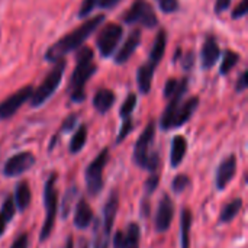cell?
<instances>
[{"label": "cell", "instance_id": "6da1fadb", "mask_svg": "<svg viewBox=\"0 0 248 248\" xmlns=\"http://www.w3.org/2000/svg\"><path fill=\"white\" fill-rule=\"evenodd\" d=\"M105 20V15H99L90 20H87L86 23H83L81 26H78L77 29H74L73 32H70L67 36L61 38L58 42H55L52 46H49V49L45 54V58L48 61H58L61 60L65 54L77 49L78 46L83 45V42L90 36V33H93L97 26Z\"/></svg>", "mask_w": 248, "mask_h": 248}, {"label": "cell", "instance_id": "7a4b0ae2", "mask_svg": "<svg viewBox=\"0 0 248 248\" xmlns=\"http://www.w3.org/2000/svg\"><path fill=\"white\" fill-rule=\"evenodd\" d=\"M96 65L93 62V51L87 46L81 48L77 54V62L74 73L70 80V94L71 100L74 102H83L86 97L84 86L87 80L94 74Z\"/></svg>", "mask_w": 248, "mask_h": 248}, {"label": "cell", "instance_id": "3957f363", "mask_svg": "<svg viewBox=\"0 0 248 248\" xmlns=\"http://www.w3.org/2000/svg\"><path fill=\"white\" fill-rule=\"evenodd\" d=\"M154 137H155V124L150 122L147 128L142 131V134L140 135L134 148V161L137 163V166L151 173H155L160 163L158 153L153 150Z\"/></svg>", "mask_w": 248, "mask_h": 248}, {"label": "cell", "instance_id": "277c9868", "mask_svg": "<svg viewBox=\"0 0 248 248\" xmlns=\"http://www.w3.org/2000/svg\"><path fill=\"white\" fill-rule=\"evenodd\" d=\"M57 182V173H52L44 187V206H45V221L44 227L39 234L41 241H46L55 227V218H57V209H58V193L55 187Z\"/></svg>", "mask_w": 248, "mask_h": 248}, {"label": "cell", "instance_id": "5b68a950", "mask_svg": "<svg viewBox=\"0 0 248 248\" xmlns=\"http://www.w3.org/2000/svg\"><path fill=\"white\" fill-rule=\"evenodd\" d=\"M118 209H119V195L116 190H113L105 203L102 225L99 221L96 222L100 228H97V231H96L94 248H109V237H110V231H112Z\"/></svg>", "mask_w": 248, "mask_h": 248}, {"label": "cell", "instance_id": "8992f818", "mask_svg": "<svg viewBox=\"0 0 248 248\" xmlns=\"http://www.w3.org/2000/svg\"><path fill=\"white\" fill-rule=\"evenodd\" d=\"M64 70H65V60L61 58V60L55 61L54 68L48 73V76L45 77L44 83L31 96V103H32L33 108L41 106L46 99H49L52 96V93L60 86V81L62 78V74H64Z\"/></svg>", "mask_w": 248, "mask_h": 248}, {"label": "cell", "instance_id": "52a82bcc", "mask_svg": "<svg viewBox=\"0 0 248 248\" xmlns=\"http://www.w3.org/2000/svg\"><path fill=\"white\" fill-rule=\"evenodd\" d=\"M109 161V148H103L96 158L87 166L84 171L87 192L92 196H97L103 189V170Z\"/></svg>", "mask_w": 248, "mask_h": 248}, {"label": "cell", "instance_id": "ba28073f", "mask_svg": "<svg viewBox=\"0 0 248 248\" xmlns=\"http://www.w3.org/2000/svg\"><path fill=\"white\" fill-rule=\"evenodd\" d=\"M124 22L128 25L141 23L145 28H155L158 19L154 13L153 6L147 0H135L126 12V15L124 16Z\"/></svg>", "mask_w": 248, "mask_h": 248}, {"label": "cell", "instance_id": "9c48e42d", "mask_svg": "<svg viewBox=\"0 0 248 248\" xmlns=\"http://www.w3.org/2000/svg\"><path fill=\"white\" fill-rule=\"evenodd\" d=\"M35 155L29 151L17 153L12 155L3 166V174L6 177H17L35 166Z\"/></svg>", "mask_w": 248, "mask_h": 248}, {"label": "cell", "instance_id": "30bf717a", "mask_svg": "<svg viewBox=\"0 0 248 248\" xmlns=\"http://www.w3.org/2000/svg\"><path fill=\"white\" fill-rule=\"evenodd\" d=\"M122 26L118 23H109L102 29L97 38V48L103 57H109L110 54H113L118 42L122 38Z\"/></svg>", "mask_w": 248, "mask_h": 248}, {"label": "cell", "instance_id": "8fae6325", "mask_svg": "<svg viewBox=\"0 0 248 248\" xmlns=\"http://www.w3.org/2000/svg\"><path fill=\"white\" fill-rule=\"evenodd\" d=\"M32 93H33L32 86H26V87H22L20 90L15 92L6 100H3L0 103V121H4V119L12 118L22 108V105L28 99H31Z\"/></svg>", "mask_w": 248, "mask_h": 248}, {"label": "cell", "instance_id": "7c38bea8", "mask_svg": "<svg viewBox=\"0 0 248 248\" xmlns=\"http://www.w3.org/2000/svg\"><path fill=\"white\" fill-rule=\"evenodd\" d=\"M173 217H174V203L169 195H163V198L158 203V208H157L155 219H154L155 231L158 234L167 232L173 222Z\"/></svg>", "mask_w": 248, "mask_h": 248}, {"label": "cell", "instance_id": "4fadbf2b", "mask_svg": "<svg viewBox=\"0 0 248 248\" xmlns=\"http://www.w3.org/2000/svg\"><path fill=\"white\" fill-rule=\"evenodd\" d=\"M237 173V157L234 154L228 155L221 161L215 174V186L218 190H224Z\"/></svg>", "mask_w": 248, "mask_h": 248}, {"label": "cell", "instance_id": "5bb4252c", "mask_svg": "<svg viewBox=\"0 0 248 248\" xmlns=\"http://www.w3.org/2000/svg\"><path fill=\"white\" fill-rule=\"evenodd\" d=\"M199 105V99L198 97H190L186 102H182L173 116V122H171V129L173 128H179L182 125H185L193 115V112L196 110Z\"/></svg>", "mask_w": 248, "mask_h": 248}, {"label": "cell", "instance_id": "9a60e30c", "mask_svg": "<svg viewBox=\"0 0 248 248\" xmlns=\"http://www.w3.org/2000/svg\"><path fill=\"white\" fill-rule=\"evenodd\" d=\"M219 55H221V51H219L217 38L212 35L208 36L205 39V44L202 48V67L205 70L212 68L217 64V61L219 60Z\"/></svg>", "mask_w": 248, "mask_h": 248}, {"label": "cell", "instance_id": "2e32d148", "mask_svg": "<svg viewBox=\"0 0 248 248\" xmlns=\"http://www.w3.org/2000/svg\"><path fill=\"white\" fill-rule=\"evenodd\" d=\"M140 42H141V31L140 29H135V31H132L129 33L128 39L124 42V45L121 46L119 52L116 54V58H115L116 64L126 62L131 58V55L137 51V46L140 45Z\"/></svg>", "mask_w": 248, "mask_h": 248}, {"label": "cell", "instance_id": "e0dca14e", "mask_svg": "<svg viewBox=\"0 0 248 248\" xmlns=\"http://www.w3.org/2000/svg\"><path fill=\"white\" fill-rule=\"evenodd\" d=\"M93 221V211L90 208V205L87 203V201L84 198H81L76 206V212H74V227L77 230H86L90 227Z\"/></svg>", "mask_w": 248, "mask_h": 248}, {"label": "cell", "instance_id": "ac0fdd59", "mask_svg": "<svg viewBox=\"0 0 248 248\" xmlns=\"http://www.w3.org/2000/svg\"><path fill=\"white\" fill-rule=\"evenodd\" d=\"M32 202V192H31V186L26 180H22L17 183L16 189H15V196H13V203L15 208L19 212H25L29 205Z\"/></svg>", "mask_w": 248, "mask_h": 248}, {"label": "cell", "instance_id": "d6986e66", "mask_svg": "<svg viewBox=\"0 0 248 248\" xmlns=\"http://www.w3.org/2000/svg\"><path fill=\"white\" fill-rule=\"evenodd\" d=\"M193 225V215L189 208H185L180 215V244L182 248H190V234Z\"/></svg>", "mask_w": 248, "mask_h": 248}, {"label": "cell", "instance_id": "ffe728a7", "mask_svg": "<svg viewBox=\"0 0 248 248\" xmlns=\"http://www.w3.org/2000/svg\"><path fill=\"white\" fill-rule=\"evenodd\" d=\"M186 151H187V141L185 137L182 135H177L173 138V142H171V153H170V164L171 167H179L186 155Z\"/></svg>", "mask_w": 248, "mask_h": 248}, {"label": "cell", "instance_id": "44dd1931", "mask_svg": "<svg viewBox=\"0 0 248 248\" xmlns=\"http://www.w3.org/2000/svg\"><path fill=\"white\" fill-rule=\"evenodd\" d=\"M115 103V94L112 90L100 89L93 97V106L99 113H106Z\"/></svg>", "mask_w": 248, "mask_h": 248}, {"label": "cell", "instance_id": "7402d4cb", "mask_svg": "<svg viewBox=\"0 0 248 248\" xmlns=\"http://www.w3.org/2000/svg\"><path fill=\"white\" fill-rule=\"evenodd\" d=\"M166 45H167V38H166V32L164 31H160L155 41H154V45H153V49H151V54H150V61L148 64L153 65L154 68L158 65V62L161 61L163 55H164V49H166Z\"/></svg>", "mask_w": 248, "mask_h": 248}, {"label": "cell", "instance_id": "603a6c76", "mask_svg": "<svg viewBox=\"0 0 248 248\" xmlns=\"http://www.w3.org/2000/svg\"><path fill=\"white\" fill-rule=\"evenodd\" d=\"M243 209V199L237 198L234 201H231L228 205H225L219 214V222L222 224H230L231 221H234L237 218V215L241 212Z\"/></svg>", "mask_w": 248, "mask_h": 248}, {"label": "cell", "instance_id": "cb8c5ba5", "mask_svg": "<svg viewBox=\"0 0 248 248\" xmlns=\"http://www.w3.org/2000/svg\"><path fill=\"white\" fill-rule=\"evenodd\" d=\"M15 211H16V208H15V203H13V198L7 196L3 206H1V209H0V237L4 234L9 222L13 219Z\"/></svg>", "mask_w": 248, "mask_h": 248}, {"label": "cell", "instance_id": "d4e9b609", "mask_svg": "<svg viewBox=\"0 0 248 248\" xmlns=\"http://www.w3.org/2000/svg\"><path fill=\"white\" fill-rule=\"evenodd\" d=\"M154 67L150 64L141 65L138 70V87L141 90V93H148L151 89V81H153V76H154Z\"/></svg>", "mask_w": 248, "mask_h": 248}, {"label": "cell", "instance_id": "484cf974", "mask_svg": "<svg viewBox=\"0 0 248 248\" xmlns=\"http://www.w3.org/2000/svg\"><path fill=\"white\" fill-rule=\"evenodd\" d=\"M140 240H141V230L138 224H129L128 231L124 232L122 240V248H140Z\"/></svg>", "mask_w": 248, "mask_h": 248}, {"label": "cell", "instance_id": "4316f807", "mask_svg": "<svg viewBox=\"0 0 248 248\" xmlns=\"http://www.w3.org/2000/svg\"><path fill=\"white\" fill-rule=\"evenodd\" d=\"M86 141H87V126H86V125H80L78 129L74 132V135H73V138H71V142H70V153H71V154L80 153V151L84 148Z\"/></svg>", "mask_w": 248, "mask_h": 248}, {"label": "cell", "instance_id": "83f0119b", "mask_svg": "<svg viewBox=\"0 0 248 248\" xmlns=\"http://www.w3.org/2000/svg\"><path fill=\"white\" fill-rule=\"evenodd\" d=\"M240 61V55L234 51H225V55H224V60H222V64H221V74H228L232 67Z\"/></svg>", "mask_w": 248, "mask_h": 248}, {"label": "cell", "instance_id": "f1b7e54d", "mask_svg": "<svg viewBox=\"0 0 248 248\" xmlns=\"http://www.w3.org/2000/svg\"><path fill=\"white\" fill-rule=\"evenodd\" d=\"M135 106H137V96H135L134 93H129L128 97L125 99L124 105H122L121 110H119V115L122 116V119L131 118V116H132V112H134V109H135Z\"/></svg>", "mask_w": 248, "mask_h": 248}, {"label": "cell", "instance_id": "f546056e", "mask_svg": "<svg viewBox=\"0 0 248 248\" xmlns=\"http://www.w3.org/2000/svg\"><path fill=\"white\" fill-rule=\"evenodd\" d=\"M76 193H77V187H70V189L65 192L64 198H62V208H61L62 215H61V217H62L64 219L70 215L71 203L74 202V196H76Z\"/></svg>", "mask_w": 248, "mask_h": 248}, {"label": "cell", "instance_id": "4dcf8cb0", "mask_svg": "<svg viewBox=\"0 0 248 248\" xmlns=\"http://www.w3.org/2000/svg\"><path fill=\"white\" fill-rule=\"evenodd\" d=\"M189 186H190V177L186 176V174H179V176H176L174 180H173V183H171V189H173V192H176V193L185 192Z\"/></svg>", "mask_w": 248, "mask_h": 248}, {"label": "cell", "instance_id": "1f68e13d", "mask_svg": "<svg viewBox=\"0 0 248 248\" xmlns=\"http://www.w3.org/2000/svg\"><path fill=\"white\" fill-rule=\"evenodd\" d=\"M134 129V121H132V116L131 118H125L124 122H122V126H121V131H119V135L116 138V144L122 142L129 134L131 131Z\"/></svg>", "mask_w": 248, "mask_h": 248}, {"label": "cell", "instance_id": "d6a6232c", "mask_svg": "<svg viewBox=\"0 0 248 248\" xmlns=\"http://www.w3.org/2000/svg\"><path fill=\"white\" fill-rule=\"evenodd\" d=\"M158 183H160V177H158V174L153 173V174L145 180V183H144V190H145L147 196H151V195L155 192V189L158 187Z\"/></svg>", "mask_w": 248, "mask_h": 248}, {"label": "cell", "instance_id": "836d02e7", "mask_svg": "<svg viewBox=\"0 0 248 248\" xmlns=\"http://www.w3.org/2000/svg\"><path fill=\"white\" fill-rule=\"evenodd\" d=\"M157 3L164 13H173L179 9L177 0H157Z\"/></svg>", "mask_w": 248, "mask_h": 248}, {"label": "cell", "instance_id": "e575fe53", "mask_svg": "<svg viewBox=\"0 0 248 248\" xmlns=\"http://www.w3.org/2000/svg\"><path fill=\"white\" fill-rule=\"evenodd\" d=\"M97 4H99V0H83L80 12H78V16L80 17H86Z\"/></svg>", "mask_w": 248, "mask_h": 248}, {"label": "cell", "instance_id": "d590c367", "mask_svg": "<svg viewBox=\"0 0 248 248\" xmlns=\"http://www.w3.org/2000/svg\"><path fill=\"white\" fill-rule=\"evenodd\" d=\"M180 84H182V80L179 81V80L170 78V80L166 83V87H164V96L169 99L171 94H174V93L177 92V89L180 87Z\"/></svg>", "mask_w": 248, "mask_h": 248}, {"label": "cell", "instance_id": "8d00e7d4", "mask_svg": "<svg viewBox=\"0 0 248 248\" xmlns=\"http://www.w3.org/2000/svg\"><path fill=\"white\" fill-rule=\"evenodd\" d=\"M248 12V0H241V3L234 9L232 12V19H240L243 16H246Z\"/></svg>", "mask_w": 248, "mask_h": 248}, {"label": "cell", "instance_id": "74e56055", "mask_svg": "<svg viewBox=\"0 0 248 248\" xmlns=\"http://www.w3.org/2000/svg\"><path fill=\"white\" fill-rule=\"evenodd\" d=\"M28 246H29V237H28V234H20L13 241V244H12L10 248H28Z\"/></svg>", "mask_w": 248, "mask_h": 248}, {"label": "cell", "instance_id": "f35d334b", "mask_svg": "<svg viewBox=\"0 0 248 248\" xmlns=\"http://www.w3.org/2000/svg\"><path fill=\"white\" fill-rule=\"evenodd\" d=\"M76 121H77L76 115H70V116L62 122V125H61V131H62V132H70V131L76 126Z\"/></svg>", "mask_w": 248, "mask_h": 248}, {"label": "cell", "instance_id": "ab89813d", "mask_svg": "<svg viewBox=\"0 0 248 248\" xmlns=\"http://www.w3.org/2000/svg\"><path fill=\"white\" fill-rule=\"evenodd\" d=\"M248 87V73L247 71H243L238 81H237V86H235V90L237 92H244Z\"/></svg>", "mask_w": 248, "mask_h": 248}, {"label": "cell", "instance_id": "60d3db41", "mask_svg": "<svg viewBox=\"0 0 248 248\" xmlns=\"http://www.w3.org/2000/svg\"><path fill=\"white\" fill-rule=\"evenodd\" d=\"M230 4H231V0H217V3H215V12L217 13L225 12L230 7Z\"/></svg>", "mask_w": 248, "mask_h": 248}, {"label": "cell", "instance_id": "b9f144b4", "mask_svg": "<svg viewBox=\"0 0 248 248\" xmlns=\"http://www.w3.org/2000/svg\"><path fill=\"white\" fill-rule=\"evenodd\" d=\"M122 240H124V231H116L115 237H113V247L122 248Z\"/></svg>", "mask_w": 248, "mask_h": 248}, {"label": "cell", "instance_id": "7bdbcfd3", "mask_svg": "<svg viewBox=\"0 0 248 248\" xmlns=\"http://www.w3.org/2000/svg\"><path fill=\"white\" fill-rule=\"evenodd\" d=\"M121 0H99V6L103 9H110L113 6H116Z\"/></svg>", "mask_w": 248, "mask_h": 248}, {"label": "cell", "instance_id": "ee69618b", "mask_svg": "<svg viewBox=\"0 0 248 248\" xmlns=\"http://www.w3.org/2000/svg\"><path fill=\"white\" fill-rule=\"evenodd\" d=\"M141 209H142V217H148V214H150V203H148V199L142 201Z\"/></svg>", "mask_w": 248, "mask_h": 248}, {"label": "cell", "instance_id": "f6af8a7d", "mask_svg": "<svg viewBox=\"0 0 248 248\" xmlns=\"http://www.w3.org/2000/svg\"><path fill=\"white\" fill-rule=\"evenodd\" d=\"M64 248H74V243H73V238H71V237H68V240H67L65 247Z\"/></svg>", "mask_w": 248, "mask_h": 248}, {"label": "cell", "instance_id": "bcb514c9", "mask_svg": "<svg viewBox=\"0 0 248 248\" xmlns=\"http://www.w3.org/2000/svg\"><path fill=\"white\" fill-rule=\"evenodd\" d=\"M83 248H87V247H83Z\"/></svg>", "mask_w": 248, "mask_h": 248}]
</instances>
